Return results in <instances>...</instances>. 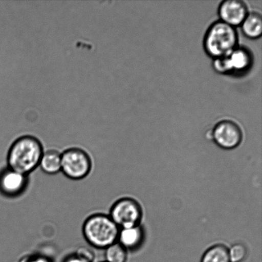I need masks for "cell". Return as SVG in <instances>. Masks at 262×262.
Returning <instances> with one entry per match:
<instances>
[{"mask_svg": "<svg viewBox=\"0 0 262 262\" xmlns=\"http://www.w3.org/2000/svg\"><path fill=\"white\" fill-rule=\"evenodd\" d=\"M120 228L108 214L96 213L86 218L82 233L91 247L103 250L117 242Z\"/></svg>", "mask_w": 262, "mask_h": 262, "instance_id": "7a4b0ae2", "label": "cell"}, {"mask_svg": "<svg viewBox=\"0 0 262 262\" xmlns=\"http://www.w3.org/2000/svg\"><path fill=\"white\" fill-rule=\"evenodd\" d=\"M38 167L43 173L50 176L60 173L61 169V152L55 149L45 150Z\"/></svg>", "mask_w": 262, "mask_h": 262, "instance_id": "8fae6325", "label": "cell"}, {"mask_svg": "<svg viewBox=\"0 0 262 262\" xmlns=\"http://www.w3.org/2000/svg\"><path fill=\"white\" fill-rule=\"evenodd\" d=\"M127 256L126 249L118 242L104 250V261L106 262H127Z\"/></svg>", "mask_w": 262, "mask_h": 262, "instance_id": "5bb4252c", "label": "cell"}, {"mask_svg": "<svg viewBox=\"0 0 262 262\" xmlns=\"http://www.w3.org/2000/svg\"><path fill=\"white\" fill-rule=\"evenodd\" d=\"M144 235L140 225L135 227L120 228L117 242L128 250H134L139 248L142 243Z\"/></svg>", "mask_w": 262, "mask_h": 262, "instance_id": "30bf717a", "label": "cell"}, {"mask_svg": "<svg viewBox=\"0 0 262 262\" xmlns=\"http://www.w3.org/2000/svg\"><path fill=\"white\" fill-rule=\"evenodd\" d=\"M61 155V169L67 178L81 181L91 173L92 160L90 154L84 149L71 147L66 149Z\"/></svg>", "mask_w": 262, "mask_h": 262, "instance_id": "277c9868", "label": "cell"}, {"mask_svg": "<svg viewBox=\"0 0 262 262\" xmlns=\"http://www.w3.org/2000/svg\"><path fill=\"white\" fill-rule=\"evenodd\" d=\"M212 138L221 148L230 150L240 145L243 140L242 129L232 120H223L215 125Z\"/></svg>", "mask_w": 262, "mask_h": 262, "instance_id": "8992f818", "label": "cell"}, {"mask_svg": "<svg viewBox=\"0 0 262 262\" xmlns=\"http://www.w3.org/2000/svg\"><path fill=\"white\" fill-rule=\"evenodd\" d=\"M28 184V176L13 169L4 168L0 171V193L8 198L20 196Z\"/></svg>", "mask_w": 262, "mask_h": 262, "instance_id": "52a82bcc", "label": "cell"}, {"mask_svg": "<svg viewBox=\"0 0 262 262\" xmlns=\"http://www.w3.org/2000/svg\"><path fill=\"white\" fill-rule=\"evenodd\" d=\"M101 262H106V261H101Z\"/></svg>", "mask_w": 262, "mask_h": 262, "instance_id": "d6986e66", "label": "cell"}, {"mask_svg": "<svg viewBox=\"0 0 262 262\" xmlns=\"http://www.w3.org/2000/svg\"><path fill=\"white\" fill-rule=\"evenodd\" d=\"M219 14L222 21L234 27L242 24L248 14L247 5L241 0H227L221 4Z\"/></svg>", "mask_w": 262, "mask_h": 262, "instance_id": "9c48e42d", "label": "cell"}, {"mask_svg": "<svg viewBox=\"0 0 262 262\" xmlns=\"http://www.w3.org/2000/svg\"><path fill=\"white\" fill-rule=\"evenodd\" d=\"M76 253L82 258L85 259L90 262H94L95 260V255L93 251L85 247L79 248Z\"/></svg>", "mask_w": 262, "mask_h": 262, "instance_id": "e0dca14e", "label": "cell"}, {"mask_svg": "<svg viewBox=\"0 0 262 262\" xmlns=\"http://www.w3.org/2000/svg\"><path fill=\"white\" fill-rule=\"evenodd\" d=\"M43 151L42 143L37 137L20 136L13 141L8 151L7 167L28 176L39 166Z\"/></svg>", "mask_w": 262, "mask_h": 262, "instance_id": "6da1fadb", "label": "cell"}, {"mask_svg": "<svg viewBox=\"0 0 262 262\" xmlns=\"http://www.w3.org/2000/svg\"><path fill=\"white\" fill-rule=\"evenodd\" d=\"M237 42V33L234 27L218 21L210 27L205 36V50L215 59L225 57L235 50Z\"/></svg>", "mask_w": 262, "mask_h": 262, "instance_id": "3957f363", "label": "cell"}, {"mask_svg": "<svg viewBox=\"0 0 262 262\" xmlns=\"http://www.w3.org/2000/svg\"><path fill=\"white\" fill-rule=\"evenodd\" d=\"M108 215L120 229L139 225L142 217V209L135 200L123 198L114 203Z\"/></svg>", "mask_w": 262, "mask_h": 262, "instance_id": "5b68a950", "label": "cell"}, {"mask_svg": "<svg viewBox=\"0 0 262 262\" xmlns=\"http://www.w3.org/2000/svg\"><path fill=\"white\" fill-rule=\"evenodd\" d=\"M251 63L250 53L242 48H236L229 55L216 58L214 68L218 73H227L228 72H243L247 70Z\"/></svg>", "mask_w": 262, "mask_h": 262, "instance_id": "ba28073f", "label": "cell"}, {"mask_svg": "<svg viewBox=\"0 0 262 262\" xmlns=\"http://www.w3.org/2000/svg\"><path fill=\"white\" fill-rule=\"evenodd\" d=\"M19 262H53L48 256L40 255V254H32L26 255L20 259Z\"/></svg>", "mask_w": 262, "mask_h": 262, "instance_id": "2e32d148", "label": "cell"}, {"mask_svg": "<svg viewBox=\"0 0 262 262\" xmlns=\"http://www.w3.org/2000/svg\"><path fill=\"white\" fill-rule=\"evenodd\" d=\"M242 30L246 37L250 38L260 37L262 33V18L258 12L248 13L244 20Z\"/></svg>", "mask_w": 262, "mask_h": 262, "instance_id": "7c38bea8", "label": "cell"}, {"mask_svg": "<svg viewBox=\"0 0 262 262\" xmlns=\"http://www.w3.org/2000/svg\"><path fill=\"white\" fill-rule=\"evenodd\" d=\"M229 256L230 262H242L247 256V248L242 244H236L232 246L230 250Z\"/></svg>", "mask_w": 262, "mask_h": 262, "instance_id": "9a60e30c", "label": "cell"}, {"mask_svg": "<svg viewBox=\"0 0 262 262\" xmlns=\"http://www.w3.org/2000/svg\"><path fill=\"white\" fill-rule=\"evenodd\" d=\"M201 262H230L228 249L222 245L213 246L205 251Z\"/></svg>", "mask_w": 262, "mask_h": 262, "instance_id": "4fadbf2b", "label": "cell"}, {"mask_svg": "<svg viewBox=\"0 0 262 262\" xmlns=\"http://www.w3.org/2000/svg\"><path fill=\"white\" fill-rule=\"evenodd\" d=\"M61 262H90L82 258L81 256H79L76 252L71 254L68 256H67L66 258H64L63 260Z\"/></svg>", "mask_w": 262, "mask_h": 262, "instance_id": "ac0fdd59", "label": "cell"}]
</instances>
